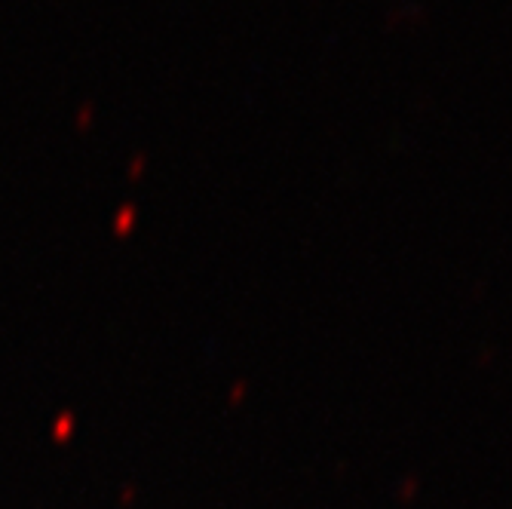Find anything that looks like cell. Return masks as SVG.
<instances>
[{
    "label": "cell",
    "mask_w": 512,
    "mask_h": 509,
    "mask_svg": "<svg viewBox=\"0 0 512 509\" xmlns=\"http://www.w3.org/2000/svg\"><path fill=\"white\" fill-rule=\"evenodd\" d=\"M424 19L427 16V10H424V4H411V10H402V7H393L390 13H387V25H399V22H405V19Z\"/></svg>",
    "instance_id": "6da1fadb"
}]
</instances>
